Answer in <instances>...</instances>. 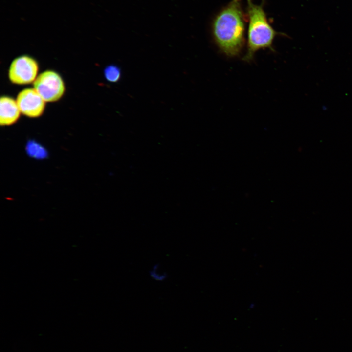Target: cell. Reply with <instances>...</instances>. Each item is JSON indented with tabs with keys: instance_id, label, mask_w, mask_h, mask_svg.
I'll return each mask as SVG.
<instances>
[{
	"instance_id": "6da1fadb",
	"label": "cell",
	"mask_w": 352,
	"mask_h": 352,
	"mask_svg": "<svg viewBox=\"0 0 352 352\" xmlns=\"http://www.w3.org/2000/svg\"><path fill=\"white\" fill-rule=\"evenodd\" d=\"M245 20L242 0H232L214 17L212 36L225 55L235 57L241 53L245 41Z\"/></svg>"
},
{
	"instance_id": "7a4b0ae2",
	"label": "cell",
	"mask_w": 352,
	"mask_h": 352,
	"mask_svg": "<svg viewBox=\"0 0 352 352\" xmlns=\"http://www.w3.org/2000/svg\"><path fill=\"white\" fill-rule=\"evenodd\" d=\"M247 2V17L248 24L247 31V49L243 60L250 62L255 53L261 49L273 51V43L280 34L271 25L264 8L263 0L259 5L252 0Z\"/></svg>"
},
{
	"instance_id": "3957f363",
	"label": "cell",
	"mask_w": 352,
	"mask_h": 352,
	"mask_svg": "<svg viewBox=\"0 0 352 352\" xmlns=\"http://www.w3.org/2000/svg\"><path fill=\"white\" fill-rule=\"evenodd\" d=\"M34 88L45 102H48L60 99L65 90L62 77L52 70H46L40 74L34 82Z\"/></svg>"
},
{
	"instance_id": "277c9868",
	"label": "cell",
	"mask_w": 352,
	"mask_h": 352,
	"mask_svg": "<svg viewBox=\"0 0 352 352\" xmlns=\"http://www.w3.org/2000/svg\"><path fill=\"white\" fill-rule=\"evenodd\" d=\"M38 70V63L34 58L28 55L20 56L15 58L10 66L9 79L15 84H28L35 81Z\"/></svg>"
},
{
	"instance_id": "5b68a950",
	"label": "cell",
	"mask_w": 352,
	"mask_h": 352,
	"mask_svg": "<svg viewBox=\"0 0 352 352\" xmlns=\"http://www.w3.org/2000/svg\"><path fill=\"white\" fill-rule=\"evenodd\" d=\"M16 101L21 112L31 118L38 117L43 114L46 102L34 88L20 91Z\"/></svg>"
},
{
	"instance_id": "8992f818",
	"label": "cell",
	"mask_w": 352,
	"mask_h": 352,
	"mask_svg": "<svg viewBox=\"0 0 352 352\" xmlns=\"http://www.w3.org/2000/svg\"><path fill=\"white\" fill-rule=\"evenodd\" d=\"M21 111L16 100L3 96L0 99V123L1 126L14 124L19 119Z\"/></svg>"
},
{
	"instance_id": "52a82bcc",
	"label": "cell",
	"mask_w": 352,
	"mask_h": 352,
	"mask_svg": "<svg viewBox=\"0 0 352 352\" xmlns=\"http://www.w3.org/2000/svg\"><path fill=\"white\" fill-rule=\"evenodd\" d=\"M105 79L110 82H118L121 77V71L119 67L114 65H110L105 67L104 70Z\"/></svg>"
},
{
	"instance_id": "ba28073f",
	"label": "cell",
	"mask_w": 352,
	"mask_h": 352,
	"mask_svg": "<svg viewBox=\"0 0 352 352\" xmlns=\"http://www.w3.org/2000/svg\"><path fill=\"white\" fill-rule=\"evenodd\" d=\"M158 267L159 266L157 264H156L152 267V268L150 272V275L151 278L153 279L156 281H162L166 278L167 275L164 273H160L158 271Z\"/></svg>"
}]
</instances>
